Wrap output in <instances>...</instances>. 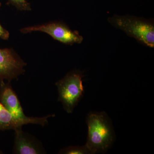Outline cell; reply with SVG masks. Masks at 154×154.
Masks as SVG:
<instances>
[{"label": "cell", "instance_id": "obj_8", "mask_svg": "<svg viewBox=\"0 0 154 154\" xmlns=\"http://www.w3.org/2000/svg\"><path fill=\"white\" fill-rule=\"evenodd\" d=\"M0 102L14 117L19 119L30 118L24 113L16 92L9 83L0 82Z\"/></svg>", "mask_w": 154, "mask_h": 154}, {"label": "cell", "instance_id": "obj_11", "mask_svg": "<svg viewBox=\"0 0 154 154\" xmlns=\"http://www.w3.org/2000/svg\"><path fill=\"white\" fill-rule=\"evenodd\" d=\"M10 33L8 30L5 29L0 24V38L7 40L8 39Z\"/></svg>", "mask_w": 154, "mask_h": 154}, {"label": "cell", "instance_id": "obj_9", "mask_svg": "<svg viewBox=\"0 0 154 154\" xmlns=\"http://www.w3.org/2000/svg\"><path fill=\"white\" fill-rule=\"evenodd\" d=\"M59 154H92V152L86 145L84 146H69L62 149Z\"/></svg>", "mask_w": 154, "mask_h": 154}, {"label": "cell", "instance_id": "obj_1", "mask_svg": "<svg viewBox=\"0 0 154 154\" xmlns=\"http://www.w3.org/2000/svg\"><path fill=\"white\" fill-rule=\"evenodd\" d=\"M88 132L85 145L92 154L107 150L114 139L113 128L105 112H91L88 115Z\"/></svg>", "mask_w": 154, "mask_h": 154}, {"label": "cell", "instance_id": "obj_6", "mask_svg": "<svg viewBox=\"0 0 154 154\" xmlns=\"http://www.w3.org/2000/svg\"><path fill=\"white\" fill-rule=\"evenodd\" d=\"M14 153L17 154H40L46 153L43 146L38 140L23 131L22 127L14 130Z\"/></svg>", "mask_w": 154, "mask_h": 154}, {"label": "cell", "instance_id": "obj_5", "mask_svg": "<svg viewBox=\"0 0 154 154\" xmlns=\"http://www.w3.org/2000/svg\"><path fill=\"white\" fill-rule=\"evenodd\" d=\"M27 63L11 48L0 49V82H10L25 71Z\"/></svg>", "mask_w": 154, "mask_h": 154}, {"label": "cell", "instance_id": "obj_7", "mask_svg": "<svg viewBox=\"0 0 154 154\" xmlns=\"http://www.w3.org/2000/svg\"><path fill=\"white\" fill-rule=\"evenodd\" d=\"M54 116V114H51L42 117H30L27 119H19L13 116L0 102V131L14 130L28 124L45 126L48 123V118Z\"/></svg>", "mask_w": 154, "mask_h": 154}, {"label": "cell", "instance_id": "obj_2", "mask_svg": "<svg viewBox=\"0 0 154 154\" xmlns=\"http://www.w3.org/2000/svg\"><path fill=\"white\" fill-rule=\"evenodd\" d=\"M108 22L116 28L124 31L128 36L149 47H154V24L152 20L134 16L114 15Z\"/></svg>", "mask_w": 154, "mask_h": 154}, {"label": "cell", "instance_id": "obj_4", "mask_svg": "<svg viewBox=\"0 0 154 154\" xmlns=\"http://www.w3.org/2000/svg\"><path fill=\"white\" fill-rule=\"evenodd\" d=\"M20 32L28 33L35 31L44 32L51 36L54 39L66 45L82 42L83 36L76 30L73 31L63 22H52L42 25L29 26L22 28Z\"/></svg>", "mask_w": 154, "mask_h": 154}, {"label": "cell", "instance_id": "obj_12", "mask_svg": "<svg viewBox=\"0 0 154 154\" xmlns=\"http://www.w3.org/2000/svg\"><path fill=\"white\" fill-rule=\"evenodd\" d=\"M3 152L2 151L0 150V154H2Z\"/></svg>", "mask_w": 154, "mask_h": 154}, {"label": "cell", "instance_id": "obj_10", "mask_svg": "<svg viewBox=\"0 0 154 154\" xmlns=\"http://www.w3.org/2000/svg\"><path fill=\"white\" fill-rule=\"evenodd\" d=\"M8 3L20 11H29L31 10L30 3L27 0H7Z\"/></svg>", "mask_w": 154, "mask_h": 154}, {"label": "cell", "instance_id": "obj_3", "mask_svg": "<svg viewBox=\"0 0 154 154\" xmlns=\"http://www.w3.org/2000/svg\"><path fill=\"white\" fill-rule=\"evenodd\" d=\"M82 73L79 71L69 73L56 83L58 92V101L62 103L67 113H72L84 93Z\"/></svg>", "mask_w": 154, "mask_h": 154}]
</instances>
